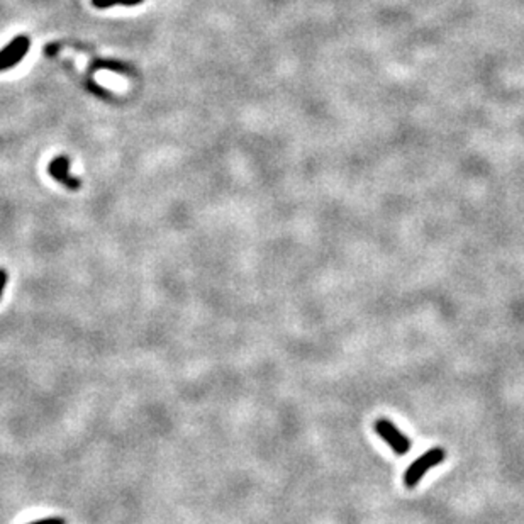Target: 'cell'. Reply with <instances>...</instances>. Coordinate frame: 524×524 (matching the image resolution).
<instances>
[{"instance_id": "cell-2", "label": "cell", "mask_w": 524, "mask_h": 524, "mask_svg": "<svg viewBox=\"0 0 524 524\" xmlns=\"http://www.w3.org/2000/svg\"><path fill=\"white\" fill-rule=\"evenodd\" d=\"M373 428H375V433L379 434L382 440L392 448V451H394L395 455H406V453H409L411 440L400 431L394 422L385 418H380L377 419Z\"/></svg>"}, {"instance_id": "cell-4", "label": "cell", "mask_w": 524, "mask_h": 524, "mask_svg": "<svg viewBox=\"0 0 524 524\" xmlns=\"http://www.w3.org/2000/svg\"><path fill=\"white\" fill-rule=\"evenodd\" d=\"M48 171H50L51 177L58 183H62L65 189L78 190L82 187V182L70 174L68 156H56L53 162L50 163V167H48Z\"/></svg>"}, {"instance_id": "cell-3", "label": "cell", "mask_w": 524, "mask_h": 524, "mask_svg": "<svg viewBox=\"0 0 524 524\" xmlns=\"http://www.w3.org/2000/svg\"><path fill=\"white\" fill-rule=\"evenodd\" d=\"M29 46H31V39H29L28 36L21 35L14 37L6 48L0 50V72L14 68V66L28 55Z\"/></svg>"}, {"instance_id": "cell-6", "label": "cell", "mask_w": 524, "mask_h": 524, "mask_svg": "<svg viewBox=\"0 0 524 524\" xmlns=\"http://www.w3.org/2000/svg\"><path fill=\"white\" fill-rule=\"evenodd\" d=\"M7 280H9V275H7L6 268L0 267V301H2L3 290H6V287H7Z\"/></svg>"}, {"instance_id": "cell-1", "label": "cell", "mask_w": 524, "mask_h": 524, "mask_svg": "<svg viewBox=\"0 0 524 524\" xmlns=\"http://www.w3.org/2000/svg\"><path fill=\"white\" fill-rule=\"evenodd\" d=\"M445 460H447V451L440 447L433 448V450L426 451L424 455L419 456L418 460H414V462L411 463L409 469L404 474V484H406V487H416L419 482H421V478L426 475V471L441 465Z\"/></svg>"}, {"instance_id": "cell-7", "label": "cell", "mask_w": 524, "mask_h": 524, "mask_svg": "<svg viewBox=\"0 0 524 524\" xmlns=\"http://www.w3.org/2000/svg\"><path fill=\"white\" fill-rule=\"evenodd\" d=\"M29 524H66L65 519L62 518H46V519H39V521L29 523Z\"/></svg>"}, {"instance_id": "cell-5", "label": "cell", "mask_w": 524, "mask_h": 524, "mask_svg": "<svg viewBox=\"0 0 524 524\" xmlns=\"http://www.w3.org/2000/svg\"><path fill=\"white\" fill-rule=\"evenodd\" d=\"M144 0H92V6L97 9H109V7L114 6H124V7H134L143 3Z\"/></svg>"}]
</instances>
